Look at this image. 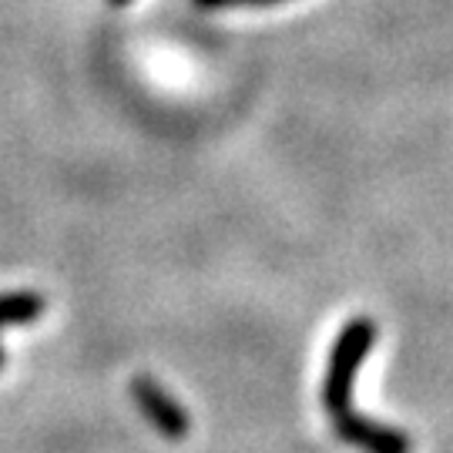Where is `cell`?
Returning <instances> with one entry per match:
<instances>
[{
	"label": "cell",
	"mask_w": 453,
	"mask_h": 453,
	"mask_svg": "<svg viewBox=\"0 0 453 453\" xmlns=\"http://www.w3.org/2000/svg\"><path fill=\"white\" fill-rule=\"evenodd\" d=\"M111 7H125V4H131V0H108Z\"/></svg>",
	"instance_id": "cell-5"
},
{
	"label": "cell",
	"mask_w": 453,
	"mask_h": 453,
	"mask_svg": "<svg viewBox=\"0 0 453 453\" xmlns=\"http://www.w3.org/2000/svg\"><path fill=\"white\" fill-rule=\"evenodd\" d=\"M202 11H235V7H273L282 0H192Z\"/></svg>",
	"instance_id": "cell-4"
},
{
	"label": "cell",
	"mask_w": 453,
	"mask_h": 453,
	"mask_svg": "<svg viewBox=\"0 0 453 453\" xmlns=\"http://www.w3.org/2000/svg\"><path fill=\"white\" fill-rule=\"evenodd\" d=\"M48 309V299L41 292H27V289H17V292H0V329L4 326H24L41 319ZM0 366H4V353H0Z\"/></svg>",
	"instance_id": "cell-3"
},
{
	"label": "cell",
	"mask_w": 453,
	"mask_h": 453,
	"mask_svg": "<svg viewBox=\"0 0 453 453\" xmlns=\"http://www.w3.org/2000/svg\"><path fill=\"white\" fill-rule=\"evenodd\" d=\"M372 342H376V323L370 316H357V319H349L342 326L340 340L333 342V349H329V363H326L323 376V406L333 426H340L353 413H359L353 406V387H357L363 363L370 357Z\"/></svg>",
	"instance_id": "cell-1"
},
{
	"label": "cell",
	"mask_w": 453,
	"mask_h": 453,
	"mask_svg": "<svg viewBox=\"0 0 453 453\" xmlns=\"http://www.w3.org/2000/svg\"><path fill=\"white\" fill-rule=\"evenodd\" d=\"M131 400H134V406H138V413H142L165 440L179 443V440L188 437L192 420H188L185 406H181L179 400L155 380V376H148V372L134 376V380H131Z\"/></svg>",
	"instance_id": "cell-2"
}]
</instances>
